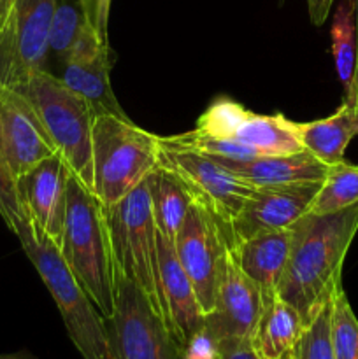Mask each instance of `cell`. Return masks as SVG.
Here are the masks:
<instances>
[{"mask_svg": "<svg viewBox=\"0 0 358 359\" xmlns=\"http://www.w3.org/2000/svg\"><path fill=\"white\" fill-rule=\"evenodd\" d=\"M16 90L25 95L35 109L49 139L55 144L56 153L62 154L74 177L95 193V116L86 100L48 69L32 74Z\"/></svg>", "mask_w": 358, "mask_h": 359, "instance_id": "obj_3", "label": "cell"}, {"mask_svg": "<svg viewBox=\"0 0 358 359\" xmlns=\"http://www.w3.org/2000/svg\"><path fill=\"white\" fill-rule=\"evenodd\" d=\"M60 255L105 319L114 311L116 262L107 210L93 191L70 175Z\"/></svg>", "mask_w": 358, "mask_h": 359, "instance_id": "obj_2", "label": "cell"}, {"mask_svg": "<svg viewBox=\"0 0 358 359\" xmlns=\"http://www.w3.org/2000/svg\"><path fill=\"white\" fill-rule=\"evenodd\" d=\"M358 231V203L332 214H311L291 226V244L277 297L311 323L343 287L344 258Z\"/></svg>", "mask_w": 358, "mask_h": 359, "instance_id": "obj_1", "label": "cell"}, {"mask_svg": "<svg viewBox=\"0 0 358 359\" xmlns=\"http://www.w3.org/2000/svg\"><path fill=\"white\" fill-rule=\"evenodd\" d=\"M55 6L56 0H14L0 32V83L16 88L32 74L46 70Z\"/></svg>", "mask_w": 358, "mask_h": 359, "instance_id": "obj_11", "label": "cell"}, {"mask_svg": "<svg viewBox=\"0 0 358 359\" xmlns=\"http://www.w3.org/2000/svg\"><path fill=\"white\" fill-rule=\"evenodd\" d=\"M354 23H357V67H354V81H353V90L344 102L350 105H358V0H354Z\"/></svg>", "mask_w": 358, "mask_h": 359, "instance_id": "obj_34", "label": "cell"}, {"mask_svg": "<svg viewBox=\"0 0 358 359\" xmlns=\"http://www.w3.org/2000/svg\"><path fill=\"white\" fill-rule=\"evenodd\" d=\"M105 210L116 273L132 280L160 312L157 293V226L147 179Z\"/></svg>", "mask_w": 358, "mask_h": 359, "instance_id": "obj_6", "label": "cell"}, {"mask_svg": "<svg viewBox=\"0 0 358 359\" xmlns=\"http://www.w3.org/2000/svg\"><path fill=\"white\" fill-rule=\"evenodd\" d=\"M0 359H34V358L28 356L27 353H20V354H0Z\"/></svg>", "mask_w": 358, "mask_h": 359, "instance_id": "obj_36", "label": "cell"}, {"mask_svg": "<svg viewBox=\"0 0 358 359\" xmlns=\"http://www.w3.org/2000/svg\"><path fill=\"white\" fill-rule=\"evenodd\" d=\"M319 186L321 182H297L256 188L232 223L234 245L255 235L293 226L309 212Z\"/></svg>", "mask_w": 358, "mask_h": 359, "instance_id": "obj_13", "label": "cell"}, {"mask_svg": "<svg viewBox=\"0 0 358 359\" xmlns=\"http://www.w3.org/2000/svg\"><path fill=\"white\" fill-rule=\"evenodd\" d=\"M183 359H218V344L206 326L183 347Z\"/></svg>", "mask_w": 358, "mask_h": 359, "instance_id": "obj_31", "label": "cell"}, {"mask_svg": "<svg viewBox=\"0 0 358 359\" xmlns=\"http://www.w3.org/2000/svg\"><path fill=\"white\" fill-rule=\"evenodd\" d=\"M358 203V167L347 161L330 165L311 203V214H332Z\"/></svg>", "mask_w": 358, "mask_h": 359, "instance_id": "obj_24", "label": "cell"}, {"mask_svg": "<svg viewBox=\"0 0 358 359\" xmlns=\"http://www.w3.org/2000/svg\"><path fill=\"white\" fill-rule=\"evenodd\" d=\"M72 175L62 154L55 153L18 179L35 233L62 245L67 209V184Z\"/></svg>", "mask_w": 358, "mask_h": 359, "instance_id": "obj_16", "label": "cell"}, {"mask_svg": "<svg viewBox=\"0 0 358 359\" xmlns=\"http://www.w3.org/2000/svg\"><path fill=\"white\" fill-rule=\"evenodd\" d=\"M60 79L86 100L95 118L105 114L126 118L111 88V48L102 49L90 60L63 62Z\"/></svg>", "mask_w": 358, "mask_h": 359, "instance_id": "obj_19", "label": "cell"}, {"mask_svg": "<svg viewBox=\"0 0 358 359\" xmlns=\"http://www.w3.org/2000/svg\"><path fill=\"white\" fill-rule=\"evenodd\" d=\"M161 147L175 151H192V153L206 154V156H220L230 158V160H253L262 154L255 151L253 147L244 146V144L232 142L225 139H213L199 133L197 130L181 135L172 137H160Z\"/></svg>", "mask_w": 358, "mask_h": 359, "instance_id": "obj_25", "label": "cell"}, {"mask_svg": "<svg viewBox=\"0 0 358 359\" xmlns=\"http://www.w3.org/2000/svg\"><path fill=\"white\" fill-rule=\"evenodd\" d=\"M0 216L16 237L23 230L34 228L23 196H21L16 175L13 174L2 156H0Z\"/></svg>", "mask_w": 358, "mask_h": 359, "instance_id": "obj_29", "label": "cell"}, {"mask_svg": "<svg viewBox=\"0 0 358 359\" xmlns=\"http://www.w3.org/2000/svg\"><path fill=\"white\" fill-rule=\"evenodd\" d=\"M302 147L333 165L344 160V151L358 135V105L343 102L339 109L329 118L311 123H295Z\"/></svg>", "mask_w": 358, "mask_h": 359, "instance_id": "obj_21", "label": "cell"}, {"mask_svg": "<svg viewBox=\"0 0 358 359\" xmlns=\"http://www.w3.org/2000/svg\"><path fill=\"white\" fill-rule=\"evenodd\" d=\"M147 184H150L151 209H153L157 231H160L174 244L175 235L185 221L192 200L179 179L160 165L150 174Z\"/></svg>", "mask_w": 358, "mask_h": 359, "instance_id": "obj_22", "label": "cell"}, {"mask_svg": "<svg viewBox=\"0 0 358 359\" xmlns=\"http://www.w3.org/2000/svg\"><path fill=\"white\" fill-rule=\"evenodd\" d=\"M330 337L336 359H358V319L343 287L333 294Z\"/></svg>", "mask_w": 358, "mask_h": 359, "instance_id": "obj_27", "label": "cell"}, {"mask_svg": "<svg viewBox=\"0 0 358 359\" xmlns=\"http://www.w3.org/2000/svg\"><path fill=\"white\" fill-rule=\"evenodd\" d=\"M84 23L86 18L79 0H56L49 30V51L65 62Z\"/></svg>", "mask_w": 358, "mask_h": 359, "instance_id": "obj_26", "label": "cell"}, {"mask_svg": "<svg viewBox=\"0 0 358 359\" xmlns=\"http://www.w3.org/2000/svg\"><path fill=\"white\" fill-rule=\"evenodd\" d=\"M18 238L51 293L62 314L67 335L83 359H114L105 318L70 272L60 249L51 241L35 233L34 228L23 230Z\"/></svg>", "mask_w": 358, "mask_h": 359, "instance_id": "obj_4", "label": "cell"}, {"mask_svg": "<svg viewBox=\"0 0 358 359\" xmlns=\"http://www.w3.org/2000/svg\"><path fill=\"white\" fill-rule=\"evenodd\" d=\"M262 302V312L249 344L260 359H283L302 335L305 325L300 314L277 294Z\"/></svg>", "mask_w": 358, "mask_h": 359, "instance_id": "obj_20", "label": "cell"}, {"mask_svg": "<svg viewBox=\"0 0 358 359\" xmlns=\"http://www.w3.org/2000/svg\"><path fill=\"white\" fill-rule=\"evenodd\" d=\"M160 137L128 118L98 116L93 121L95 195L105 209L146 181L160 163Z\"/></svg>", "mask_w": 358, "mask_h": 359, "instance_id": "obj_5", "label": "cell"}, {"mask_svg": "<svg viewBox=\"0 0 358 359\" xmlns=\"http://www.w3.org/2000/svg\"><path fill=\"white\" fill-rule=\"evenodd\" d=\"M14 0H0V32L6 28L7 21H9L11 13H13Z\"/></svg>", "mask_w": 358, "mask_h": 359, "instance_id": "obj_35", "label": "cell"}, {"mask_svg": "<svg viewBox=\"0 0 358 359\" xmlns=\"http://www.w3.org/2000/svg\"><path fill=\"white\" fill-rule=\"evenodd\" d=\"M83 7L84 18L91 25L98 37L104 42L107 39V25H109V9H111V0H79Z\"/></svg>", "mask_w": 358, "mask_h": 359, "instance_id": "obj_30", "label": "cell"}, {"mask_svg": "<svg viewBox=\"0 0 358 359\" xmlns=\"http://www.w3.org/2000/svg\"><path fill=\"white\" fill-rule=\"evenodd\" d=\"M333 0H307L309 18H311L312 25L321 27L329 18L330 11H332Z\"/></svg>", "mask_w": 358, "mask_h": 359, "instance_id": "obj_33", "label": "cell"}, {"mask_svg": "<svg viewBox=\"0 0 358 359\" xmlns=\"http://www.w3.org/2000/svg\"><path fill=\"white\" fill-rule=\"evenodd\" d=\"M55 153V144L27 97L0 83V156L16 179Z\"/></svg>", "mask_w": 358, "mask_h": 359, "instance_id": "obj_12", "label": "cell"}, {"mask_svg": "<svg viewBox=\"0 0 358 359\" xmlns=\"http://www.w3.org/2000/svg\"><path fill=\"white\" fill-rule=\"evenodd\" d=\"M157 293L160 316L183 347L204 328L206 316L200 311L195 290L183 270L174 244L157 231Z\"/></svg>", "mask_w": 358, "mask_h": 359, "instance_id": "obj_15", "label": "cell"}, {"mask_svg": "<svg viewBox=\"0 0 358 359\" xmlns=\"http://www.w3.org/2000/svg\"><path fill=\"white\" fill-rule=\"evenodd\" d=\"M209 158H213L227 172L244 179L255 188L297 184V182H323L330 167L305 149L291 154L258 156L253 160Z\"/></svg>", "mask_w": 358, "mask_h": 359, "instance_id": "obj_17", "label": "cell"}, {"mask_svg": "<svg viewBox=\"0 0 358 359\" xmlns=\"http://www.w3.org/2000/svg\"><path fill=\"white\" fill-rule=\"evenodd\" d=\"M195 130L213 139L244 144L262 156L291 154L304 149L295 121L283 114H255L228 97L211 102L200 114Z\"/></svg>", "mask_w": 358, "mask_h": 359, "instance_id": "obj_10", "label": "cell"}, {"mask_svg": "<svg viewBox=\"0 0 358 359\" xmlns=\"http://www.w3.org/2000/svg\"><path fill=\"white\" fill-rule=\"evenodd\" d=\"M158 165L171 170L186 189L190 200L206 209L223 226L230 237L232 248V223L237 219L242 207L255 193V186L227 172L213 158L192 151L161 147Z\"/></svg>", "mask_w": 358, "mask_h": 359, "instance_id": "obj_8", "label": "cell"}, {"mask_svg": "<svg viewBox=\"0 0 358 359\" xmlns=\"http://www.w3.org/2000/svg\"><path fill=\"white\" fill-rule=\"evenodd\" d=\"M330 319L332 302L326 304L319 314L304 326L302 335L283 359H336L330 337Z\"/></svg>", "mask_w": 358, "mask_h": 359, "instance_id": "obj_28", "label": "cell"}, {"mask_svg": "<svg viewBox=\"0 0 358 359\" xmlns=\"http://www.w3.org/2000/svg\"><path fill=\"white\" fill-rule=\"evenodd\" d=\"M218 359H260L251 349L248 340L237 342V340H227L218 344Z\"/></svg>", "mask_w": 358, "mask_h": 359, "instance_id": "obj_32", "label": "cell"}, {"mask_svg": "<svg viewBox=\"0 0 358 359\" xmlns=\"http://www.w3.org/2000/svg\"><path fill=\"white\" fill-rule=\"evenodd\" d=\"M174 249L195 290L200 311L204 316H209L216 304L230 237L206 209L192 202L175 235Z\"/></svg>", "mask_w": 358, "mask_h": 359, "instance_id": "obj_9", "label": "cell"}, {"mask_svg": "<svg viewBox=\"0 0 358 359\" xmlns=\"http://www.w3.org/2000/svg\"><path fill=\"white\" fill-rule=\"evenodd\" d=\"M291 244V228L267 231L237 242L232 249L242 272L260 287L262 300L277 294Z\"/></svg>", "mask_w": 358, "mask_h": 359, "instance_id": "obj_18", "label": "cell"}, {"mask_svg": "<svg viewBox=\"0 0 358 359\" xmlns=\"http://www.w3.org/2000/svg\"><path fill=\"white\" fill-rule=\"evenodd\" d=\"M114 359H183V349L150 298L116 273L114 311L105 319Z\"/></svg>", "mask_w": 358, "mask_h": 359, "instance_id": "obj_7", "label": "cell"}, {"mask_svg": "<svg viewBox=\"0 0 358 359\" xmlns=\"http://www.w3.org/2000/svg\"><path fill=\"white\" fill-rule=\"evenodd\" d=\"M332 55L337 77L344 88V98L353 90L354 67H357V23H354V0H339L333 14Z\"/></svg>", "mask_w": 358, "mask_h": 359, "instance_id": "obj_23", "label": "cell"}, {"mask_svg": "<svg viewBox=\"0 0 358 359\" xmlns=\"http://www.w3.org/2000/svg\"><path fill=\"white\" fill-rule=\"evenodd\" d=\"M262 305V291L242 272L232 255V249H228L218 286L216 304L213 312L206 316L204 326L214 337L216 344L227 340L249 342Z\"/></svg>", "mask_w": 358, "mask_h": 359, "instance_id": "obj_14", "label": "cell"}]
</instances>
